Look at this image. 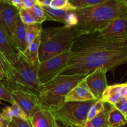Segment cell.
Here are the masks:
<instances>
[{"label":"cell","instance_id":"4","mask_svg":"<svg viewBox=\"0 0 127 127\" xmlns=\"http://www.w3.org/2000/svg\"><path fill=\"white\" fill-rule=\"evenodd\" d=\"M85 32L65 26L43 29L41 32L38 58L40 63L62 53L69 52L76 38Z\"/></svg>","mask_w":127,"mask_h":127},{"label":"cell","instance_id":"21","mask_svg":"<svg viewBox=\"0 0 127 127\" xmlns=\"http://www.w3.org/2000/svg\"><path fill=\"white\" fill-rule=\"evenodd\" d=\"M112 105L105 103V107L104 111L97 115L91 120L94 127H107V115Z\"/></svg>","mask_w":127,"mask_h":127},{"label":"cell","instance_id":"9","mask_svg":"<svg viewBox=\"0 0 127 127\" xmlns=\"http://www.w3.org/2000/svg\"><path fill=\"white\" fill-rule=\"evenodd\" d=\"M11 96L13 102L21 107L29 120L33 114L42 107L39 98L35 94L15 90L11 92Z\"/></svg>","mask_w":127,"mask_h":127},{"label":"cell","instance_id":"39","mask_svg":"<svg viewBox=\"0 0 127 127\" xmlns=\"http://www.w3.org/2000/svg\"><path fill=\"white\" fill-rule=\"evenodd\" d=\"M2 1H0V11H1V5H2Z\"/></svg>","mask_w":127,"mask_h":127},{"label":"cell","instance_id":"31","mask_svg":"<svg viewBox=\"0 0 127 127\" xmlns=\"http://www.w3.org/2000/svg\"><path fill=\"white\" fill-rule=\"evenodd\" d=\"M113 106L115 107L119 111H120L124 115L125 118L127 119V99L114 104Z\"/></svg>","mask_w":127,"mask_h":127},{"label":"cell","instance_id":"35","mask_svg":"<svg viewBox=\"0 0 127 127\" xmlns=\"http://www.w3.org/2000/svg\"><path fill=\"white\" fill-rule=\"evenodd\" d=\"M52 0H37V3L41 7H50Z\"/></svg>","mask_w":127,"mask_h":127},{"label":"cell","instance_id":"6","mask_svg":"<svg viewBox=\"0 0 127 127\" xmlns=\"http://www.w3.org/2000/svg\"><path fill=\"white\" fill-rule=\"evenodd\" d=\"M97 100L87 102H68L52 109L56 120L66 127H83L87 122L91 107Z\"/></svg>","mask_w":127,"mask_h":127},{"label":"cell","instance_id":"15","mask_svg":"<svg viewBox=\"0 0 127 127\" xmlns=\"http://www.w3.org/2000/svg\"><path fill=\"white\" fill-rule=\"evenodd\" d=\"M13 43L17 52L22 53L27 48L24 24L21 22L19 15L16 19L13 35Z\"/></svg>","mask_w":127,"mask_h":127},{"label":"cell","instance_id":"34","mask_svg":"<svg viewBox=\"0 0 127 127\" xmlns=\"http://www.w3.org/2000/svg\"><path fill=\"white\" fill-rule=\"evenodd\" d=\"M9 2L14 7H16L18 10L23 9L22 0H11V1H9Z\"/></svg>","mask_w":127,"mask_h":127},{"label":"cell","instance_id":"11","mask_svg":"<svg viewBox=\"0 0 127 127\" xmlns=\"http://www.w3.org/2000/svg\"><path fill=\"white\" fill-rule=\"evenodd\" d=\"M107 72V69L98 68L88 74L84 79L87 86L97 100L101 99L102 94L108 85Z\"/></svg>","mask_w":127,"mask_h":127},{"label":"cell","instance_id":"1","mask_svg":"<svg viewBox=\"0 0 127 127\" xmlns=\"http://www.w3.org/2000/svg\"><path fill=\"white\" fill-rule=\"evenodd\" d=\"M127 62V42L107 39L97 32L88 33L74 41L66 65L58 75H88L100 68L108 71Z\"/></svg>","mask_w":127,"mask_h":127},{"label":"cell","instance_id":"5","mask_svg":"<svg viewBox=\"0 0 127 127\" xmlns=\"http://www.w3.org/2000/svg\"><path fill=\"white\" fill-rule=\"evenodd\" d=\"M88 75H58L41 86L38 98L43 107L50 110L65 102L69 91Z\"/></svg>","mask_w":127,"mask_h":127},{"label":"cell","instance_id":"37","mask_svg":"<svg viewBox=\"0 0 127 127\" xmlns=\"http://www.w3.org/2000/svg\"><path fill=\"white\" fill-rule=\"evenodd\" d=\"M94 127L93 126V124H91V122L90 121H87L84 124V127Z\"/></svg>","mask_w":127,"mask_h":127},{"label":"cell","instance_id":"28","mask_svg":"<svg viewBox=\"0 0 127 127\" xmlns=\"http://www.w3.org/2000/svg\"><path fill=\"white\" fill-rule=\"evenodd\" d=\"M78 22V17L75 13V11H69L66 16V18L65 24L64 26L68 28H73L77 26Z\"/></svg>","mask_w":127,"mask_h":127},{"label":"cell","instance_id":"19","mask_svg":"<svg viewBox=\"0 0 127 127\" xmlns=\"http://www.w3.org/2000/svg\"><path fill=\"white\" fill-rule=\"evenodd\" d=\"M126 123V118L115 107L112 105L107 115V127H120Z\"/></svg>","mask_w":127,"mask_h":127},{"label":"cell","instance_id":"42","mask_svg":"<svg viewBox=\"0 0 127 127\" xmlns=\"http://www.w3.org/2000/svg\"><path fill=\"white\" fill-rule=\"evenodd\" d=\"M0 114H1V112H0Z\"/></svg>","mask_w":127,"mask_h":127},{"label":"cell","instance_id":"40","mask_svg":"<svg viewBox=\"0 0 127 127\" xmlns=\"http://www.w3.org/2000/svg\"><path fill=\"white\" fill-rule=\"evenodd\" d=\"M58 127H64V126H60V125H58Z\"/></svg>","mask_w":127,"mask_h":127},{"label":"cell","instance_id":"12","mask_svg":"<svg viewBox=\"0 0 127 127\" xmlns=\"http://www.w3.org/2000/svg\"><path fill=\"white\" fill-rule=\"evenodd\" d=\"M127 99V84L126 83L107 85L102 94L101 99L104 102L114 105Z\"/></svg>","mask_w":127,"mask_h":127},{"label":"cell","instance_id":"33","mask_svg":"<svg viewBox=\"0 0 127 127\" xmlns=\"http://www.w3.org/2000/svg\"><path fill=\"white\" fill-rule=\"evenodd\" d=\"M0 72L3 74L4 77L5 73H6V66H5L4 55L1 52H0Z\"/></svg>","mask_w":127,"mask_h":127},{"label":"cell","instance_id":"3","mask_svg":"<svg viewBox=\"0 0 127 127\" xmlns=\"http://www.w3.org/2000/svg\"><path fill=\"white\" fill-rule=\"evenodd\" d=\"M78 24L74 28L85 33L96 32L115 19L127 15L125 0H106L100 4L75 11Z\"/></svg>","mask_w":127,"mask_h":127},{"label":"cell","instance_id":"10","mask_svg":"<svg viewBox=\"0 0 127 127\" xmlns=\"http://www.w3.org/2000/svg\"><path fill=\"white\" fill-rule=\"evenodd\" d=\"M18 15L19 10L14 7L9 1H2L0 11V27L6 33L14 47V32Z\"/></svg>","mask_w":127,"mask_h":127},{"label":"cell","instance_id":"32","mask_svg":"<svg viewBox=\"0 0 127 127\" xmlns=\"http://www.w3.org/2000/svg\"><path fill=\"white\" fill-rule=\"evenodd\" d=\"M37 3L36 0H23L22 1V6L23 9L26 10H28L33 7Z\"/></svg>","mask_w":127,"mask_h":127},{"label":"cell","instance_id":"25","mask_svg":"<svg viewBox=\"0 0 127 127\" xmlns=\"http://www.w3.org/2000/svg\"><path fill=\"white\" fill-rule=\"evenodd\" d=\"M50 7L55 9L76 11L75 8L70 4L69 0H52Z\"/></svg>","mask_w":127,"mask_h":127},{"label":"cell","instance_id":"14","mask_svg":"<svg viewBox=\"0 0 127 127\" xmlns=\"http://www.w3.org/2000/svg\"><path fill=\"white\" fill-rule=\"evenodd\" d=\"M97 100L87 86L85 81L83 80L68 93L65 97V102H87Z\"/></svg>","mask_w":127,"mask_h":127},{"label":"cell","instance_id":"20","mask_svg":"<svg viewBox=\"0 0 127 127\" xmlns=\"http://www.w3.org/2000/svg\"><path fill=\"white\" fill-rule=\"evenodd\" d=\"M26 31V40L27 47L32 43L41 33L42 28V24L36 23L32 25H24Z\"/></svg>","mask_w":127,"mask_h":127},{"label":"cell","instance_id":"27","mask_svg":"<svg viewBox=\"0 0 127 127\" xmlns=\"http://www.w3.org/2000/svg\"><path fill=\"white\" fill-rule=\"evenodd\" d=\"M19 16L21 22L24 25H32L36 24L34 19L27 10L24 9L19 10Z\"/></svg>","mask_w":127,"mask_h":127},{"label":"cell","instance_id":"17","mask_svg":"<svg viewBox=\"0 0 127 127\" xmlns=\"http://www.w3.org/2000/svg\"><path fill=\"white\" fill-rule=\"evenodd\" d=\"M45 14L46 21H53L65 24L66 18L68 13L70 11L55 9L50 7H42Z\"/></svg>","mask_w":127,"mask_h":127},{"label":"cell","instance_id":"23","mask_svg":"<svg viewBox=\"0 0 127 127\" xmlns=\"http://www.w3.org/2000/svg\"><path fill=\"white\" fill-rule=\"evenodd\" d=\"M105 107V103L101 100H97L89 109L87 116V121H91L92 119L102 112Z\"/></svg>","mask_w":127,"mask_h":127},{"label":"cell","instance_id":"29","mask_svg":"<svg viewBox=\"0 0 127 127\" xmlns=\"http://www.w3.org/2000/svg\"><path fill=\"white\" fill-rule=\"evenodd\" d=\"M0 100H5V101L11 103V104L14 103L11 99V93L7 89L2 80L0 81Z\"/></svg>","mask_w":127,"mask_h":127},{"label":"cell","instance_id":"26","mask_svg":"<svg viewBox=\"0 0 127 127\" xmlns=\"http://www.w3.org/2000/svg\"><path fill=\"white\" fill-rule=\"evenodd\" d=\"M10 114L12 117L18 118L26 121H30L24 112L21 109L19 106L15 103H13L11 106H7Z\"/></svg>","mask_w":127,"mask_h":127},{"label":"cell","instance_id":"16","mask_svg":"<svg viewBox=\"0 0 127 127\" xmlns=\"http://www.w3.org/2000/svg\"><path fill=\"white\" fill-rule=\"evenodd\" d=\"M41 33L26 48L23 54L33 66L38 68L40 64L38 52H39L40 43Z\"/></svg>","mask_w":127,"mask_h":127},{"label":"cell","instance_id":"36","mask_svg":"<svg viewBox=\"0 0 127 127\" xmlns=\"http://www.w3.org/2000/svg\"><path fill=\"white\" fill-rule=\"evenodd\" d=\"M0 127H9V122L4 119L0 115Z\"/></svg>","mask_w":127,"mask_h":127},{"label":"cell","instance_id":"30","mask_svg":"<svg viewBox=\"0 0 127 127\" xmlns=\"http://www.w3.org/2000/svg\"><path fill=\"white\" fill-rule=\"evenodd\" d=\"M9 127H33L30 121H26L18 118L13 117L10 122H9Z\"/></svg>","mask_w":127,"mask_h":127},{"label":"cell","instance_id":"22","mask_svg":"<svg viewBox=\"0 0 127 127\" xmlns=\"http://www.w3.org/2000/svg\"><path fill=\"white\" fill-rule=\"evenodd\" d=\"M69 1L76 11H78L100 4L105 2L106 0H69Z\"/></svg>","mask_w":127,"mask_h":127},{"label":"cell","instance_id":"2","mask_svg":"<svg viewBox=\"0 0 127 127\" xmlns=\"http://www.w3.org/2000/svg\"><path fill=\"white\" fill-rule=\"evenodd\" d=\"M6 73L3 83L9 92L19 90L38 97L41 84L38 79V68L33 66L22 52L12 58L4 55Z\"/></svg>","mask_w":127,"mask_h":127},{"label":"cell","instance_id":"18","mask_svg":"<svg viewBox=\"0 0 127 127\" xmlns=\"http://www.w3.org/2000/svg\"><path fill=\"white\" fill-rule=\"evenodd\" d=\"M0 52L8 58H12L16 55V51L11 43L8 37L0 27Z\"/></svg>","mask_w":127,"mask_h":127},{"label":"cell","instance_id":"13","mask_svg":"<svg viewBox=\"0 0 127 127\" xmlns=\"http://www.w3.org/2000/svg\"><path fill=\"white\" fill-rule=\"evenodd\" d=\"M33 127H58V124L53 112L43 107L37 110L30 119Z\"/></svg>","mask_w":127,"mask_h":127},{"label":"cell","instance_id":"38","mask_svg":"<svg viewBox=\"0 0 127 127\" xmlns=\"http://www.w3.org/2000/svg\"><path fill=\"white\" fill-rule=\"evenodd\" d=\"M120 127H127V123H126V124H124V125H122V126H120Z\"/></svg>","mask_w":127,"mask_h":127},{"label":"cell","instance_id":"7","mask_svg":"<svg viewBox=\"0 0 127 127\" xmlns=\"http://www.w3.org/2000/svg\"><path fill=\"white\" fill-rule=\"evenodd\" d=\"M69 52L62 53L40 63L38 68V79L41 85L55 78L66 66Z\"/></svg>","mask_w":127,"mask_h":127},{"label":"cell","instance_id":"24","mask_svg":"<svg viewBox=\"0 0 127 127\" xmlns=\"http://www.w3.org/2000/svg\"><path fill=\"white\" fill-rule=\"evenodd\" d=\"M27 11L29 12L31 16L34 19L36 23L42 24V22L46 21L45 14L43 12V10H42V7L40 6L37 3H36L35 5H34L33 7H31V9H28Z\"/></svg>","mask_w":127,"mask_h":127},{"label":"cell","instance_id":"41","mask_svg":"<svg viewBox=\"0 0 127 127\" xmlns=\"http://www.w3.org/2000/svg\"><path fill=\"white\" fill-rule=\"evenodd\" d=\"M1 104V100H0V104Z\"/></svg>","mask_w":127,"mask_h":127},{"label":"cell","instance_id":"8","mask_svg":"<svg viewBox=\"0 0 127 127\" xmlns=\"http://www.w3.org/2000/svg\"><path fill=\"white\" fill-rule=\"evenodd\" d=\"M97 32L111 40L127 42V15L112 20Z\"/></svg>","mask_w":127,"mask_h":127}]
</instances>
